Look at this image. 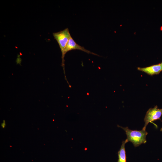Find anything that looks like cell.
Returning a JSON list of instances; mask_svg holds the SVG:
<instances>
[{"mask_svg":"<svg viewBox=\"0 0 162 162\" xmlns=\"http://www.w3.org/2000/svg\"><path fill=\"white\" fill-rule=\"evenodd\" d=\"M118 126L125 131L127 137L126 140L127 142H131L135 147L146 142V136L148 133L146 130L142 129L140 130H132L129 129L127 127L124 128Z\"/></svg>","mask_w":162,"mask_h":162,"instance_id":"obj_1","label":"cell"},{"mask_svg":"<svg viewBox=\"0 0 162 162\" xmlns=\"http://www.w3.org/2000/svg\"><path fill=\"white\" fill-rule=\"evenodd\" d=\"M53 35L59 45L62 56L69 40L71 36L69 29L66 28L59 32H54Z\"/></svg>","mask_w":162,"mask_h":162,"instance_id":"obj_2","label":"cell"},{"mask_svg":"<svg viewBox=\"0 0 162 162\" xmlns=\"http://www.w3.org/2000/svg\"><path fill=\"white\" fill-rule=\"evenodd\" d=\"M79 50L83 51L88 54H90L99 56L97 54L94 53L88 50H86L84 47L81 46L77 44L75 42V41L72 38V37L71 36L69 40L68 41L64 50L63 55L62 56V65L64 70V73L65 75V77H66V76L65 75L64 70V57L65 55L68 52L72 50Z\"/></svg>","mask_w":162,"mask_h":162,"instance_id":"obj_3","label":"cell"},{"mask_svg":"<svg viewBox=\"0 0 162 162\" xmlns=\"http://www.w3.org/2000/svg\"><path fill=\"white\" fill-rule=\"evenodd\" d=\"M162 115V109L158 108L156 106L153 108H150L147 112L144 118L145 124L142 129L146 130L148 124L152 122L160 119Z\"/></svg>","mask_w":162,"mask_h":162,"instance_id":"obj_4","label":"cell"},{"mask_svg":"<svg viewBox=\"0 0 162 162\" xmlns=\"http://www.w3.org/2000/svg\"><path fill=\"white\" fill-rule=\"evenodd\" d=\"M137 69L151 76L158 74L162 71V63L145 68L138 67Z\"/></svg>","mask_w":162,"mask_h":162,"instance_id":"obj_5","label":"cell"},{"mask_svg":"<svg viewBox=\"0 0 162 162\" xmlns=\"http://www.w3.org/2000/svg\"><path fill=\"white\" fill-rule=\"evenodd\" d=\"M127 142L126 140L122 142L120 148L118 152V162H127L125 145Z\"/></svg>","mask_w":162,"mask_h":162,"instance_id":"obj_6","label":"cell"},{"mask_svg":"<svg viewBox=\"0 0 162 162\" xmlns=\"http://www.w3.org/2000/svg\"><path fill=\"white\" fill-rule=\"evenodd\" d=\"M160 131L162 132V127L160 129Z\"/></svg>","mask_w":162,"mask_h":162,"instance_id":"obj_7","label":"cell"}]
</instances>
